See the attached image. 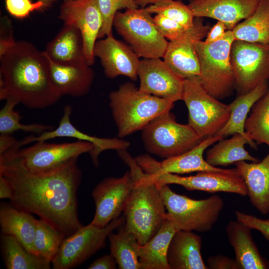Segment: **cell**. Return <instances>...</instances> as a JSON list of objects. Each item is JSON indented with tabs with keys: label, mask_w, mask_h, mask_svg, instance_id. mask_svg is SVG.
Returning a JSON list of instances; mask_svg holds the SVG:
<instances>
[{
	"label": "cell",
	"mask_w": 269,
	"mask_h": 269,
	"mask_svg": "<svg viewBox=\"0 0 269 269\" xmlns=\"http://www.w3.org/2000/svg\"><path fill=\"white\" fill-rule=\"evenodd\" d=\"M78 157L52 169L31 171L8 153L0 155V174L13 189L10 200L17 209L35 214L53 225L65 236L81 227L77 193L82 172Z\"/></svg>",
	"instance_id": "cell-1"
},
{
	"label": "cell",
	"mask_w": 269,
	"mask_h": 269,
	"mask_svg": "<svg viewBox=\"0 0 269 269\" xmlns=\"http://www.w3.org/2000/svg\"><path fill=\"white\" fill-rule=\"evenodd\" d=\"M61 95L51 80L48 60L31 43L18 41L0 55V99H13L30 109H41Z\"/></svg>",
	"instance_id": "cell-2"
},
{
	"label": "cell",
	"mask_w": 269,
	"mask_h": 269,
	"mask_svg": "<svg viewBox=\"0 0 269 269\" xmlns=\"http://www.w3.org/2000/svg\"><path fill=\"white\" fill-rule=\"evenodd\" d=\"M129 167L132 188L123 212L125 227L143 245L157 233L165 219L166 209L159 189L148 174L126 149L118 150Z\"/></svg>",
	"instance_id": "cell-3"
},
{
	"label": "cell",
	"mask_w": 269,
	"mask_h": 269,
	"mask_svg": "<svg viewBox=\"0 0 269 269\" xmlns=\"http://www.w3.org/2000/svg\"><path fill=\"white\" fill-rule=\"evenodd\" d=\"M109 101L120 138L142 131L155 118L170 112L174 103L142 92L130 82L111 92Z\"/></svg>",
	"instance_id": "cell-4"
},
{
	"label": "cell",
	"mask_w": 269,
	"mask_h": 269,
	"mask_svg": "<svg viewBox=\"0 0 269 269\" xmlns=\"http://www.w3.org/2000/svg\"><path fill=\"white\" fill-rule=\"evenodd\" d=\"M136 161L150 175L158 188L165 185L177 184L188 191L227 192L242 196L248 194L245 183L236 168L218 171H199L194 175L182 176L162 171L159 167V161L147 154L139 155Z\"/></svg>",
	"instance_id": "cell-5"
},
{
	"label": "cell",
	"mask_w": 269,
	"mask_h": 269,
	"mask_svg": "<svg viewBox=\"0 0 269 269\" xmlns=\"http://www.w3.org/2000/svg\"><path fill=\"white\" fill-rule=\"evenodd\" d=\"M235 37L232 30L217 41L207 43L195 42L199 63V79L204 89L211 96L224 99L236 89V81L230 60V52Z\"/></svg>",
	"instance_id": "cell-6"
},
{
	"label": "cell",
	"mask_w": 269,
	"mask_h": 269,
	"mask_svg": "<svg viewBox=\"0 0 269 269\" xmlns=\"http://www.w3.org/2000/svg\"><path fill=\"white\" fill-rule=\"evenodd\" d=\"M159 189L167 211L165 218L177 231L208 232L218 221L224 208L223 200L218 195L195 200L176 193L168 185Z\"/></svg>",
	"instance_id": "cell-7"
},
{
	"label": "cell",
	"mask_w": 269,
	"mask_h": 269,
	"mask_svg": "<svg viewBox=\"0 0 269 269\" xmlns=\"http://www.w3.org/2000/svg\"><path fill=\"white\" fill-rule=\"evenodd\" d=\"M113 26L140 58H163L168 41L160 33L145 8L118 11Z\"/></svg>",
	"instance_id": "cell-8"
},
{
	"label": "cell",
	"mask_w": 269,
	"mask_h": 269,
	"mask_svg": "<svg viewBox=\"0 0 269 269\" xmlns=\"http://www.w3.org/2000/svg\"><path fill=\"white\" fill-rule=\"evenodd\" d=\"M181 100L188 109V124L203 139L215 135L230 117L229 104L210 95L197 76L184 80Z\"/></svg>",
	"instance_id": "cell-9"
},
{
	"label": "cell",
	"mask_w": 269,
	"mask_h": 269,
	"mask_svg": "<svg viewBox=\"0 0 269 269\" xmlns=\"http://www.w3.org/2000/svg\"><path fill=\"white\" fill-rule=\"evenodd\" d=\"M141 138L148 152L165 159L187 152L203 140L188 124L176 122L170 112L158 116L144 128Z\"/></svg>",
	"instance_id": "cell-10"
},
{
	"label": "cell",
	"mask_w": 269,
	"mask_h": 269,
	"mask_svg": "<svg viewBox=\"0 0 269 269\" xmlns=\"http://www.w3.org/2000/svg\"><path fill=\"white\" fill-rule=\"evenodd\" d=\"M125 222L123 214L103 227L83 226L64 239L51 262L53 269H69L81 264L103 248L109 235Z\"/></svg>",
	"instance_id": "cell-11"
},
{
	"label": "cell",
	"mask_w": 269,
	"mask_h": 269,
	"mask_svg": "<svg viewBox=\"0 0 269 269\" xmlns=\"http://www.w3.org/2000/svg\"><path fill=\"white\" fill-rule=\"evenodd\" d=\"M230 60L238 95L248 93L269 80V44L235 40Z\"/></svg>",
	"instance_id": "cell-12"
},
{
	"label": "cell",
	"mask_w": 269,
	"mask_h": 269,
	"mask_svg": "<svg viewBox=\"0 0 269 269\" xmlns=\"http://www.w3.org/2000/svg\"><path fill=\"white\" fill-rule=\"evenodd\" d=\"M93 149L92 143L85 141L58 143L38 141L23 148L15 146L4 153L11 155L27 169L37 172L55 168Z\"/></svg>",
	"instance_id": "cell-13"
},
{
	"label": "cell",
	"mask_w": 269,
	"mask_h": 269,
	"mask_svg": "<svg viewBox=\"0 0 269 269\" xmlns=\"http://www.w3.org/2000/svg\"><path fill=\"white\" fill-rule=\"evenodd\" d=\"M59 18L77 28L83 37L85 61L95 63L94 48L103 24L98 0H70L61 4Z\"/></svg>",
	"instance_id": "cell-14"
},
{
	"label": "cell",
	"mask_w": 269,
	"mask_h": 269,
	"mask_svg": "<svg viewBox=\"0 0 269 269\" xmlns=\"http://www.w3.org/2000/svg\"><path fill=\"white\" fill-rule=\"evenodd\" d=\"M203 18L195 17L194 24L178 39L168 41L163 60L183 80L199 77L200 63L195 42L206 37L210 27Z\"/></svg>",
	"instance_id": "cell-15"
},
{
	"label": "cell",
	"mask_w": 269,
	"mask_h": 269,
	"mask_svg": "<svg viewBox=\"0 0 269 269\" xmlns=\"http://www.w3.org/2000/svg\"><path fill=\"white\" fill-rule=\"evenodd\" d=\"M131 188L129 171L121 177H108L99 183L92 192L96 209L90 223L103 227L119 217L123 211Z\"/></svg>",
	"instance_id": "cell-16"
},
{
	"label": "cell",
	"mask_w": 269,
	"mask_h": 269,
	"mask_svg": "<svg viewBox=\"0 0 269 269\" xmlns=\"http://www.w3.org/2000/svg\"><path fill=\"white\" fill-rule=\"evenodd\" d=\"M138 90L173 103L181 100L182 79L175 74L161 58H142L137 70Z\"/></svg>",
	"instance_id": "cell-17"
},
{
	"label": "cell",
	"mask_w": 269,
	"mask_h": 269,
	"mask_svg": "<svg viewBox=\"0 0 269 269\" xmlns=\"http://www.w3.org/2000/svg\"><path fill=\"white\" fill-rule=\"evenodd\" d=\"M94 55L100 59L107 78L124 76L133 81L137 80L140 57L130 46L115 38L113 34L97 40Z\"/></svg>",
	"instance_id": "cell-18"
},
{
	"label": "cell",
	"mask_w": 269,
	"mask_h": 269,
	"mask_svg": "<svg viewBox=\"0 0 269 269\" xmlns=\"http://www.w3.org/2000/svg\"><path fill=\"white\" fill-rule=\"evenodd\" d=\"M72 108L69 105L64 107L63 115L56 128L45 131L38 136H29L19 141L21 147L31 142L38 141H47L59 137H71L77 140L90 142L93 145V149L89 153L93 164L99 165V156L102 152L115 149L117 151L127 149L130 145V142L117 138H101L85 134L77 129L71 123L70 117Z\"/></svg>",
	"instance_id": "cell-19"
},
{
	"label": "cell",
	"mask_w": 269,
	"mask_h": 269,
	"mask_svg": "<svg viewBox=\"0 0 269 269\" xmlns=\"http://www.w3.org/2000/svg\"><path fill=\"white\" fill-rule=\"evenodd\" d=\"M260 0H189L195 17H208L223 22L232 30L256 10Z\"/></svg>",
	"instance_id": "cell-20"
},
{
	"label": "cell",
	"mask_w": 269,
	"mask_h": 269,
	"mask_svg": "<svg viewBox=\"0 0 269 269\" xmlns=\"http://www.w3.org/2000/svg\"><path fill=\"white\" fill-rule=\"evenodd\" d=\"M46 57L48 62L51 80L61 97L68 95L79 97L89 92L95 77L94 71L91 66L86 63L62 65L56 63Z\"/></svg>",
	"instance_id": "cell-21"
},
{
	"label": "cell",
	"mask_w": 269,
	"mask_h": 269,
	"mask_svg": "<svg viewBox=\"0 0 269 269\" xmlns=\"http://www.w3.org/2000/svg\"><path fill=\"white\" fill-rule=\"evenodd\" d=\"M243 178L251 203L262 214L269 213V153L258 162L234 164Z\"/></svg>",
	"instance_id": "cell-22"
},
{
	"label": "cell",
	"mask_w": 269,
	"mask_h": 269,
	"mask_svg": "<svg viewBox=\"0 0 269 269\" xmlns=\"http://www.w3.org/2000/svg\"><path fill=\"white\" fill-rule=\"evenodd\" d=\"M201 237L193 231L178 230L169 244L167 260L170 269H208L203 260Z\"/></svg>",
	"instance_id": "cell-23"
},
{
	"label": "cell",
	"mask_w": 269,
	"mask_h": 269,
	"mask_svg": "<svg viewBox=\"0 0 269 269\" xmlns=\"http://www.w3.org/2000/svg\"><path fill=\"white\" fill-rule=\"evenodd\" d=\"M249 227L238 221H230L226 231L240 269H269V262L260 254Z\"/></svg>",
	"instance_id": "cell-24"
},
{
	"label": "cell",
	"mask_w": 269,
	"mask_h": 269,
	"mask_svg": "<svg viewBox=\"0 0 269 269\" xmlns=\"http://www.w3.org/2000/svg\"><path fill=\"white\" fill-rule=\"evenodd\" d=\"M43 51L50 60L57 64L86 63L82 36L80 30L72 25L64 23L55 37L47 43Z\"/></svg>",
	"instance_id": "cell-25"
},
{
	"label": "cell",
	"mask_w": 269,
	"mask_h": 269,
	"mask_svg": "<svg viewBox=\"0 0 269 269\" xmlns=\"http://www.w3.org/2000/svg\"><path fill=\"white\" fill-rule=\"evenodd\" d=\"M37 221L31 213L12 205L3 203L0 206V225L3 235L13 237L34 254L33 242Z\"/></svg>",
	"instance_id": "cell-26"
},
{
	"label": "cell",
	"mask_w": 269,
	"mask_h": 269,
	"mask_svg": "<svg viewBox=\"0 0 269 269\" xmlns=\"http://www.w3.org/2000/svg\"><path fill=\"white\" fill-rule=\"evenodd\" d=\"M222 138H224L218 135L206 138L189 151L159 162V167L163 172L177 174L222 171L224 169L210 165L203 157L204 151L209 146Z\"/></svg>",
	"instance_id": "cell-27"
},
{
	"label": "cell",
	"mask_w": 269,
	"mask_h": 269,
	"mask_svg": "<svg viewBox=\"0 0 269 269\" xmlns=\"http://www.w3.org/2000/svg\"><path fill=\"white\" fill-rule=\"evenodd\" d=\"M176 231L172 222L165 218L155 236L138 247L140 269H170L167 260V251Z\"/></svg>",
	"instance_id": "cell-28"
},
{
	"label": "cell",
	"mask_w": 269,
	"mask_h": 269,
	"mask_svg": "<svg viewBox=\"0 0 269 269\" xmlns=\"http://www.w3.org/2000/svg\"><path fill=\"white\" fill-rule=\"evenodd\" d=\"M246 144L257 148L256 143L240 134H235L230 138H224L218 140L206 152L205 160L214 167L227 166L240 161H259L258 158L251 155L245 148Z\"/></svg>",
	"instance_id": "cell-29"
},
{
	"label": "cell",
	"mask_w": 269,
	"mask_h": 269,
	"mask_svg": "<svg viewBox=\"0 0 269 269\" xmlns=\"http://www.w3.org/2000/svg\"><path fill=\"white\" fill-rule=\"evenodd\" d=\"M269 88V80H265L250 92L238 95L236 98L229 104L231 113L228 121L216 135L225 138L238 133L255 143L251 141L246 134L245 124L254 105L267 93Z\"/></svg>",
	"instance_id": "cell-30"
},
{
	"label": "cell",
	"mask_w": 269,
	"mask_h": 269,
	"mask_svg": "<svg viewBox=\"0 0 269 269\" xmlns=\"http://www.w3.org/2000/svg\"><path fill=\"white\" fill-rule=\"evenodd\" d=\"M232 31L235 40L269 44V0H260L254 12Z\"/></svg>",
	"instance_id": "cell-31"
},
{
	"label": "cell",
	"mask_w": 269,
	"mask_h": 269,
	"mask_svg": "<svg viewBox=\"0 0 269 269\" xmlns=\"http://www.w3.org/2000/svg\"><path fill=\"white\" fill-rule=\"evenodd\" d=\"M108 238L110 254L115 259L120 269H140L138 255L140 244L124 224L118 228L117 233L112 232Z\"/></svg>",
	"instance_id": "cell-32"
},
{
	"label": "cell",
	"mask_w": 269,
	"mask_h": 269,
	"mask_svg": "<svg viewBox=\"0 0 269 269\" xmlns=\"http://www.w3.org/2000/svg\"><path fill=\"white\" fill-rule=\"evenodd\" d=\"M1 245L7 269H49L51 262L26 250L13 237L3 235Z\"/></svg>",
	"instance_id": "cell-33"
},
{
	"label": "cell",
	"mask_w": 269,
	"mask_h": 269,
	"mask_svg": "<svg viewBox=\"0 0 269 269\" xmlns=\"http://www.w3.org/2000/svg\"><path fill=\"white\" fill-rule=\"evenodd\" d=\"M245 132L251 141L269 147V88L253 106L245 122Z\"/></svg>",
	"instance_id": "cell-34"
},
{
	"label": "cell",
	"mask_w": 269,
	"mask_h": 269,
	"mask_svg": "<svg viewBox=\"0 0 269 269\" xmlns=\"http://www.w3.org/2000/svg\"><path fill=\"white\" fill-rule=\"evenodd\" d=\"M65 238V235L53 225L38 219L33 242L35 254L52 262Z\"/></svg>",
	"instance_id": "cell-35"
},
{
	"label": "cell",
	"mask_w": 269,
	"mask_h": 269,
	"mask_svg": "<svg viewBox=\"0 0 269 269\" xmlns=\"http://www.w3.org/2000/svg\"><path fill=\"white\" fill-rule=\"evenodd\" d=\"M19 104L16 100L8 98L0 110V134H11L19 131L40 134L54 129L52 126L40 124H22L20 120L22 117L15 110Z\"/></svg>",
	"instance_id": "cell-36"
},
{
	"label": "cell",
	"mask_w": 269,
	"mask_h": 269,
	"mask_svg": "<svg viewBox=\"0 0 269 269\" xmlns=\"http://www.w3.org/2000/svg\"><path fill=\"white\" fill-rule=\"evenodd\" d=\"M151 14H161L186 27L193 26L195 17L188 4L178 0H162L145 7Z\"/></svg>",
	"instance_id": "cell-37"
},
{
	"label": "cell",
	"mask_w": 269,
	"mask_h": 269,
	"mask_svg": "<svg viewBox=\"0 0 269 269\" xmlns=\"http://www.w3.org/2000/svg\"><path fill=\"white\" fill-rule=\"evenodd\" d=\"M98 2L103 17V24L98 39L113 34V20L118 11L122 9L138 7L134 0H98Z\"/></svg>",
	"instance_id": "cell-38"
},
{
	"label": "cell",
	"mask_w": 269,
	"mask_h": 269,
	"mask_svg": "<svg viewBox=\"0 0 269 269\" xmlns=\"http://www.w3.org/2000/svg\"><path fill=\"white\" fill-rule=\"evenodd\" d=\"M153 18L160 33L169 41L178 39L191 27H186L159 14H155Z\"/></svg>",
	"instance_id": "cell-39"
},
{
	"label": "cell",
	"mask_w": 269,
	"mask_h": 269,
	"mask_svg": "<svg viewBox=\"0 0 269 269\" xmlns=\"http://www.w3.org/2000/svg\"><path fill=\"white\" fill-rule=\"evenodd\" d=\"M5 3L7 12L18 19L26 18L35 10L45 9L44 4L37 0L32 2L31 0H5Z\"/></svg>",
	"instance_id": "cell-40"
},
{
	"label": "cell",
	"mask_w": 269,
	"mask_h": 269,
	"mask_svg": "<svg viewBox=\"0 0 269 269\" xmlns=\"http://www.w3.org/2000/svg\"><path fill=\"white\" fill-rule=\"evenodd\" d=\"M235 215L238 221L244 223L251 229L260 231L269 241V219H263L239 211L235 212Z\"/></svg>",
	"instance_id": "cell-41"
},
{
	"label": "cell",
	"mask_w": 269,
	"mask_h": 269,
	"mask_svg": "<svg viewBox=\"0 0 269 269\" xmlns=\"http://www.w3.org/2000/svg\"><path fill=\"white\" fill-rule=\"evenodd\" d=\"M15 41L11 21L7 16H3L0 18V55L4 53Z\"/></svg>",
	"instance_id": "cell-42"
},
{
	"label": "cell",
	"mask_w": 269,
	"mask_h": 269,
	"mask_svg": "<svg viewBox=\"0 0 269 269\" xmlns=\"http://www.w3.org/2000/svg\"><path fill=\"white\" fill-rule=\"evenodd\" d=\"M207 263L210 269H240L235 260L223 255L210 257Z\"/></svg>",
	"instance_id": "cell-43"
},
{
	"label": "cell",
	"mask_w": 269,
	"mask_h": 269,
	"mask_svg": "<svg viewBox=\"0 0 269 269\" xmlns=\"http://www.w3.org/2000/svg\"><path fill=\"white\" fill-rule=\"evenodd\" d=\"M227 30V27L223 22L217 21L210 27L204 42L210 43L219 40L224 37Z\"/></svg>",
	"instance_id": "cell-44"
},
{
	"label": "cell",
	"mask_w": 269,
	"mask_h": 269,
	"mask_svg": "<svg viewBox=\"0 0 269 269\" xmlns=\"http://www.w3.org/2000/svg\"><path fill=\"white\" fill-rule=\"evenodd\" d=\"M117 262L111 254L105 255L97 259L88 267L89 269H114L116 268Z\"/></svg>",
	"instance_id": "cell-45"
},
{
	"label": "cell",
	"mask_w": 269,
	"mask_h": 269,
	"mask_svg": "<svg viewBox=\"0 0 269 269\" xmlns=\"http://www.w3.org/2000/svg\"><path fill=\"white\" fill-rule=\"evenodd\" d=\"M17 141L10 134H0V155L7 152L18 144Z\"/></svg>",
	"instance_id": "cell-46"
},
{
	"label": "cell",
	"mask_w": 269,
	"mask_h": 269,
	"mask_svg": "<svg viewBox=\"0 0 269 269\" xmlns=\"http://www.w3.org/2000/svg\"><path fill=\"white\" fill-rule=\"evenodd\" d=\"M13 196V189L8 180L0 174V199H11Z\"/></svg>",
	"instance_id": "cell-47"
},
{
	"label": "cell",
	"mask_w": 269,
	"mask_h": 269,
	"mask_svg": "<svg viewBox=\"0 0 269 269\" xmlns=\"http://www.w3.org/2000/svg\"><path fill=\"white\" fill-rule=\"evenodd\" d=\"M162 0H134L138 7L145 8Z\"/></svg>",
	"instance_id": "cell-48"
},
{
	"label": "cell",
	"mask_w": 269,
	"mask_h": 269,
	"mask_svg": "<svg viewBox=\"0 0 269 269\" xmlns=\"http://www.w3.org/2000/svg\"><path fill=\"white\" fill-rule=\"evenodd\" d=\"M37 1L42 2L45 6V8H48L51 6L53 3L56 1V0H37Z\"/></svg>",
	"instance_id": "cell-49"
},
{
	"label": "cell",
	"mask_w": 269,
	"mask_h": 269,
	"mask_svg": "<svg viewBox=\"0 0 269 269\" xmlns=\"http://www.w3.org/2000/svg\"><path fill=\"white\" fill-rule=\"evenodd\" d=\"M67 0H64V1H67Z\"/></svg>",
	"instance_id": "cell-50"
}]
</instances>
